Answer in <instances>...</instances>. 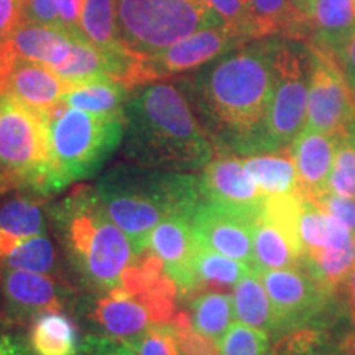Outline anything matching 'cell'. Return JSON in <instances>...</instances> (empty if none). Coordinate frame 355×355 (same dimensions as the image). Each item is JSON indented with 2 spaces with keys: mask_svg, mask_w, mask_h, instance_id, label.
Listing matches in <instances>:
<instances>
[{
  "mask_svg": "<svg viewBox=\"0 0 355 355\" xmlns=\"http://www.w3.org/2000/svg\"><path fill=\"white\" fill-rule=\"evenodd\" d=\"M79 33L105 55L127 64L128 68L135 60L128 55L119 37L117 0H83Z\"/></svg>",
  "mask_w": 355,
  "mask_h": 355,
  "instance_id": "22",
  "label": "cell"
},
{
  "mask_svg": "<svg viewBox=\"0 0 355 355\" xmlns=\"http://www.w3.org/2000/svg\"><path fill=\"white\" fill-rule=\"evenodd\" d=\"M343 290V298L345 303V311H347L350 324L355 326V268L352 273L349 275L347 279L344 282V285L340 286Z\"/></svg>",
  "mask_w": 355,
  "mask_h": 355,
  "instance_id": "44",
  "label": "cell"
},
{
  "mask_svg": "<svg viewBox=\"0 0 355 355\" xmlns=\"http://www.w3.org/2000/svg\"><path fill=\"white\" fill-rule=\"evenodd\" d=\"M277 309L282 336L301 327L327 329L336 318L339 291L313 277L303 266L259 272Z\"/></svg>",
  "mask_w": 355,
  "mask_h": 355,
  "instance_id": "10",
  "label": "cell"
},
{
  "mask_svg": "<svg viewBox=\"0 0 355 355\" xmlns=\"http://www.w3.org/2000/svg\"><path fill=\"white\" fill-rule=\"evenodd\" d=\"M290 152L298 171V193L301 196L314 201L327 193L334 163L336 135L304 127L293 140Z\"/></svg>",
  "mask_w": 355,
  "mask_h": 355,
  "instance_id": "17",
  "label": "cell"
},
{
  "mask_svg": "<svg viewBox=\"0 0 355 355\" xmlns=\"http://www.w3.org/2000/svg\"><path fill=\"white\" fill-rule=\"evenodd\" d=\"M139 355H183L168 326H152L139 336L123 339Z\"/></svg>",
  "mask_w": 355,
  "mask_h": 355,
  "instance_id": "35",
  "label": "cell"
},
{
  "mask_svg": "<svg viewBox=\"0 0 355 355\" xmlns=\"http://www.w3.org/2000/svg\"><path fill=\"white\" fill-rule=\"evenodd\" d=\"M13 188H19V183H17L15 178H12L10 175H0V196Z\"/></svg>",
  "mask_w": 355,
  "mask_h": 355,
  "instance_id": "47",
  "label": "cell"
},
{
  "mask_svg": "<svg viewBox=\"0 0 355 355\" xmlns=\"http://www.w3.org/2000/svg\"><path fill=\"white\" fill-rule=\"evenodd\" d=\"M25 20V0H0V51Z\"/></svg>",
  "mask_w": 355,
  "mask_h": 355,
  "instance_id": "39",
  "label": "cell"
},
{
  "mask_svg": "<svg viewBox=\"0 0 355 355\" xmlns=\"http://www.w3.org/2000/svg\"><path fill=\"white\" fill-rule=\"evenodd\" d=\"M94 189L137 257L148 250L150 234L165 217L175 212L191 214L202 199L199 176L140 165L110 168Z\"/></svg>",
  "mask_w": 355,
  "mask_h": 355,
  "instance_id": "3",
  "label": "cell"
},
{
  "mask_svg": "<svg viewBox=\"0 0 355 355\" xmlns=\"http://www.w3.org/2000/svg\"><path fill=\"white\" fill-rule=\"evenodd\" d=\"M202 199L250 214H260L266 196L248 175L243 159L219 153L202 168L199 176Z\"/></svg>",
  "mask_w": 355,
  "mask_h": 355,
  "instance_id": "14",
  "label": "cell"
},
{
  "mask_svg": "<svg viewBox=\"0 0 355 355\" xmlns=\"http://www.w3.org/2000/svg\"><path fill=\"white\" fill-rule=\"evenodd\" d=\"M199 245L201 242L194 232L188 212H175L165 217L148 237V248L162 259L166 273L181 295L196 293L193 260Z\"/></svg>",
  "mask_w": 355,
  "mask_h": 355,
  "instance_id": "15",
  "label": "cell"
},
{
  "mask_svg": "<svg viewBox=\"0 0 355 355\" xmlns=\"http://www.w3.org/2000/svg\"><path fill=\"white\" fill-rule=\"evenodd\" d=\"M48 140V168L40 196L96 176L123 140V115H99L61 102L43 115Z\"/></svg>",
  "mask_w": 355,
  "mask_h": 355,
  "instance_id": "5",
  "label": "cell"
},
{
  "mask_svg": "<svg viewBox=\"0 0 355 355\" xmlns=\"http://www.w3.org/2000/svg\"><path fill=\"white\" fill-rule=\"evenodd\" d=\"M301 266L339 291L355 268V234L334 217L329 239L318 250L304 255Z\"/></svg>",
  "mask_w": 355,
  "mask_h": 355,
  "instance_id": "20",
  "label": "cell"
},
{
  "mask_svg": "<svg viewBox=\"0 0 355 355\" xmlns=\"http://www.w3.org/2000/svg\"><path fill=\"white\" fill-rule=\"evenodd\" d=\"M334 56L339 61L340 69H343L344 76L355 94V32L350 35V38L340 46V50Z\"/></svg>",
  "mask_w": 355,
  "mask_h": 355,
  "instance_id": "42",
  "label": "cell"
},
{
  "mask_svg": "<svg viewBox=\"0 0 355 355\" xmlns=\"http://www.w3.org/2000/svg\"><path fill=\"white\" fill-rule=\"evenodd\" d=\"M219 24L224 21L202 0H117L119 37L133 58L153 56Z\"/></svg>",
  "mask_w": 355,
  "mask_h": 355,
  "instance_id": "6",
  "label": "cell"
},
{
  "mask_svg": "<svg viewBox=\"0 0 355 355\" xmlns=\"http://www.w3.org/2000/svg\"><path fill=\"white\" fill-rule=\"evenodd\" d=\"M0 175H6V173H2V171H0Z\"/></svg>",
  "mask_w": 355,
  "mask_h": 355,
  "instance_id": "48",
  "label": "cell"
},
{
  "mask_svg": "<svg viewBox=\"0 0 355 355\" xmlns=\"http://www.w3.org/2000/svg\"><path fill=\"white\" fill-rule=\"evenodd\" d=\"M168 327L175 334L183 355H220L217 343L193 329L189 314L184 311H180L175 322Z\"/></svg>",
  "mask_w": 355,
  "mask_h": 355,
  "instance_id": "36",
  "label": "cell"
},
{
  "mask_svg": "<svg viewBox=\"0 0 355 355\" xmlns=\"http://www.w3.org/2000/svg\"><path fill=\"white\" fill-rule=\"evenodd\" d=\"M76 355H139L123 339L112 336L83 337Z\"/></svg>",
  "mask_w": 355,
  "mask_h": 355,
  "instance_id": "38",
  "label": "cell"
},
{
  "mask_svg": "<svg viewBox=\"0 0 355 355\" xmlns=\"http://www.w3.org/2000/svg\"><path fill=\"white\" fill-rule=\"evenodd\" d=\"M225 25L245 35L248 40V0H202Z\"/></svg>",
  "mask_w": 355,
  "mask_h": 355,
  "instance_id": "37",
  "label": "cell"
},
{
  "mask_svg": "<svg viewBox=\"0 0 355 355\" xmlns=\"http://www.w3.org/2000/svg\"><path fill=\"white\" fill-rule=\"evenodd\" d=\"M273 69V92L266 117L263 153L290 148L306 125L311 76L308 44L278 37Z\"/></svg>",
  "mask_w": 355,
  "mask_h": 355,
  "instance_id": "7",
  "label": "cell"
},
{
  "mask_svg": "<svg viewBox=\"0 0 355 355\" xmlns=\"http://www.w3.org/2000/svg\"><path fill=\"white\" fill-rule=\"evenodd\" d=\"M66 254L79 277L96 291L122 285L125 270L137 260L128 237L102 206L94 186H78L51 211Z\"/></svg>",
  "mask_w": 355,
  "mask_h": 355,
  "instance_id": "4",
  "label": "cell"
},
{
  "mask_svg": "<svg viewBox=\"0 0 355 355\" xmlns=\"http://www.w3.org/2000/svg\"><path fill=\"white\" fill-rule=\"evenodd\" d=\"M301 265V252L285 230L259 214L254 229V268L263 270L295 268Z\"/></svg>",
  "mask_w": 355,
  "mask_h": 355,
  "instance_id": "25",
  "label": "cell"
},
{
  "mask_svg": "<svg viewBox=\"0 0 355 355\" xmlns=\"http://www.w3.org/2000/svg\"><path fill=\"white\" fill-rule=\"evenodd\" d=\"M355 32V0H316L306 20L304 43L336 55Z\"/></svg>",
  "mask_w": 355,
  "mask_h": 355,
  "instance_id": "21",
  "label": "cell"
},
{
  "mask_svg": "<svg viewBox=\"0 0 355 355\" xmlns=\"http://www.w3.org/2000/svg\"><path fill=\"white\" fill-rule=\"evenodd\" d=\"M71 84L48 66L32 61H15L3 83L2 94H8L40 115L50 114L63 102Z\"/></svg>",
  "mask_w": 355,
  "mask_h": 355,
  "instance_id": "18",
  "label": "cell"
},
{
  "mask_svg": "<svg viewBox=\"0 0 355 355\" xmlns=\"http://www.w3.org/2000/svg\"><path fill=\"white\" fill-rule=\"evenodd\" d=\"M270 339L272 337L265 331L239 321L232 322L219 339L217 347L220 355H268L272 350Z\"/></svg>",
  "mask_w": 355,
  "mask_h": 355,
  "instance_id": "34",
  "label": "cell"
},
{
  "mask_svg": "<svg viewBox=\"0 0 355 355\" xmlns=\"http://www.w3.org/2000/svg\"><path fill=\"white\" fill-rule=\"evenodd\" d=\"M0 355H35L30 343L19 334H0Z\"/></svg>",
  "mask_w": 355,
  "mask_h": 355,
  "instance_id": "43",
  "label": "cell"
},
{
  "mask_svg": "<svg viewBox=\"0 0 355 355\" xmlns=\"http://www.w3.org/2000/svg\"><path fill=\"white\" fill-rule=\"evenodd\" d=\"M28 343L35 355H76L79 347L76 327L61 313L35 318Z\"/></svg>",
  "mask_w": 355,
  "mask_h": 355,
  "instance_id": "29",
  "label": "cell"
},
{
  "mask_svg": "<svg viewBox=\"0 0 355 355\" xmlns=\"http://www.w3.org/2000/svg\"><path fill=\"white\" fill-rule=\"evenodd\" d=\"M268 355H344L336 339L322 327H301L278 337Z\"/></svg>",
  "mask_w": 355,
  "mask_h": 355,
  "instance_id": "31",
  "label": "cell"
},
{
  "mask_svg": "<svg viewBox=\"0 0 355 355\" xmlns=\"http://www.w3.org/2000/svg\"><path fill=\"white\" fill-rule=\"evenodd\" d=\"M327 191L344 198H355V127L336 135L334 163Z\"/></svg>",
  "mask_w": 355,
  "mask_h": 355,
  "instance_id": "33",
  "label": "cell"
},
{
  "mask_svg": "<svg viewBox=\"0 0 355 355\" xmlns=\"http://www.w3.org/2000/svg\"><path fill=\"white\" fill-rule=\"evenodd\" d=\"M58 7L60 0H25V20L60 28Z\"/></svg>",
  "mask_w": 355,
  "mask_h": 355,
  "instance_id": "40",
  "label": "cell"
},
{
  "mask_svg": "<svg viewBox=\"0 0 355 355\" xmlns=\"http://www.w3.org/2000/svg\"><path fill=\"white\" fill-rule=\"evenodd\" d=\"M248 35L252 40L282 37L304 42V26L293 0H248Z\"/></svg>",
  "mask_w": 355,
  "mask_h": 355,
  "instance_id": "24",
  "label": "cell"
},
{
  "mask_svg": "<svg viewBox=\"0 0 355 355\" xmlns=\"http://www.w3.org/2000/svg\"><path fill=\"white\" fill-rule=\"evenodd\" d=\"M128 89L114 79H94L71 84L63 102L68 107L81 109L99 115H123Z\"/></svg>",
  "mask_w": 355,
  "mask_h": 355,
  "instance_id": "27",
  "label": "cell"
},
{
  "mask_svg": "<svg viewBox=\"0 0 355 355\" xmlns=\"http://www.w3.org/2000/svg\"><path fill=\"white\" fill-rule=\"evenodd\" d=\"M277 38L252 40L199 68L184 83L219 153L265 152Z\"/></svg>",
  "mask_w": 355,
  "mask_h": 355,
  "instance_id": "1",
  "label": "cell"
},
{
  "mask_svg": "<svg viewBox=\"0 0 355 355\" xmlns=\"http://www.w3.org/2000/svg\"><path fill=\"white\" fill-rule=\"evenodd\" d=\"M257 217L259 214L230 209L206 199H201L189 214L199 242L252 268Z\"/></svg>",
  "mask_w": 355,
  "mask_h": 355,
  "instance_id": "12",
  "label": "cell"
},
{
  "mask_svg": "<svg viewBox=\"0 0 355 355\" xmlns=\"http://www.w3.org/2000/svg\"><path fill=\"white\" fill-rule=\"evenodd\" d=\"M235 316L247 326L265 331L270 337H282V326L277 309L257 270H250L234 286Z\"/></svg>",
  "mask_w": 355,
  "mask_h": 355,
  "instance_id": "23",
  "label": "cell"
},
{
  "mask_svg": "<svg viewBox=\"0 0 355 355\" xmlns=\"http://www.w3.org/2000/svg\"><path fill=\"white\" fill-rule=\"evenodd\" d=\"M123 121V155L135 165L188 173L214 158V141L176 84L157 81L133 89Z\"/></svg>",
  "mask_w": 355,
  "mask_h": 355,
  "instance_id": "2",
  "label": "cell"
},
{
  "mask_svg": "<svg viewBox=\"0 0 355 355\" xmlns=\"http://www.w3.org/2000/svg\"><path fill=\"white\" fill-rule=\"evenodd\" d=\"M339 345L344 355H355V326H352V329L340 337Z\"/></svg>",
  "mask_w": 355,
  "mask_h": 355,
  "instance_id": "46",
  "label": "cell"
},
{
  "mask_svg": "<svg viewBox=\"0 0 355 355\" xmlns=\"http://www.w3.org/2000/svg\"><path fill=\"white\" fill-rule=\"evenodd\" d=\"M250 270L254 268L247 263L219 254V252L201 243L193 260V277L196 293L235 286Z\"/></svg>",
  "mask_w": 355,
  "mask_h": 355,
  "instance_id": "28",
  "label": "cell"
},
{
  "mask_svg": "<svg viewBox=\"0 0 355 355\" xmlns=\"http://www.w3.org/2000/svg\"><path fill=\"white\" fill-rule=\"evenodd\" d=\"M189 318L194 331L219 343L234 322V296L219 291L201 293L189 303Z\"/></svg>",
  "mask_w": 355,
  "mask_h": 355,
  "instance_id": "30",
  "label": "cell"
},
{
  "mask_svg": "<svg viewBox=\"0 0 355 355\" xmlns=\"http://www.w3.org/2000/svg\"><path fill=\"white\" fill-rule=\"evenodd\" d=\"M74 35L64 30L24 20L7 42V50L15 61H32L56 71L73 50Z\"/></svg>",
  "mask_w": 355,
  "mask_h": 355,
  "instance_id": "19",
  "label": "cell"
},
{
  "mask_svg": "<svg viewBox=\"0 0 355 355\" xmlns=\"http://www.w3.org/2000/svg\"><path fill=\"white\" fill-rule=\"evenodd\" d=\"M48 168L43 115L0 94V171L15 178L19 188L38 194Z\"/></svg>",
  "mask_w": 355,
  "mask_h": 355,
  "instance_id": "8",
  "label": "cell"
},
{
  "mask_svg": "<svg viewBox=\"0 0 355 355\" xmlns=\"http://www.w3.org/2000/svg\"><path fill=\"white\" fill-rule=\"evenodd\" d=\"M308 48L311 76L304 127L337 135L355 127V94L332 53L313 44Z\"/></svg>",
  "mask_w": 355,
  "mask_h": 355,
  "instance_id": "11",
  "label": "cell"
},
{
  "mask_svg": "<svg viewBox=\"0 0 355 355\" xmlns=\"http://www.w3.org/2000/svg\"><path fill=\"white\" fill-rule=\"evenodd\" d=\"M56 250L55 245L46 235H37L20 243L12 254H8L0 263L2 268H19L37 273H55L56 272Z\"/></svg>",
  "mask_w": 355,
  "mask_h": 355,
  "instance_id": "32",
  "label": "cell"
},
{
  "mask_svg": "<svg viewBox=\"0 0 355 355\" xmlns=\"http://www.w3.org/2000/svg\"><path fill=\"white\" fill-rule=\"evenodd\" d=\"M89 318L105 334L119 339H128L141 334L152 326H159L152 304L123 286L105 291V295L96 301Z\"/></svg>",
  "mask_w": 355,
  "mask_h": 355,
  "instance_id": "16",
  "label": "cell"
},
{
  "mask_svg": "<svg viewBox=\"0 0 355 355\" xmlns=\"http://www.w3.org/2000/svg\"><path fill=\"white\" fill-rule=\"evenodd\" d=\"M81 10H83V0H60V7H58V13H60V28L64 30L69 35L79 33V20H81Z\"/></svg>",
  "mask_w": 355,
  "mask_h": 355,
  "instance_id": "41",
  "label": "cell"
},
{
  "mask_svg": "<svg viewBox=\"0 0 355 355\" xmlns=\"http://www.w3.org/2000/svg\"><path fill=\"white\" fill-rule=\"evenodd\" d=\"M316 0H293V6H295L296 12H298L301 21L304 26V40H306V20H308L311 10H313Z\"/></svg>",
  "mask_w": 355,
  "mask_h": 355,
  "instance_id": "45",
  "label": "cell"
},
{
  "mask_svg": "<svg viewBox=\"0 0 355 355\" xmlns=\"http://www.w3.org/2000/svg\"><path fill=\"white\" fill-rule=\"evenodd\" d=\"M6 314L13 321H26L43 313H60L71 290L60 279L46 273L19 268L0 270Z\"/></svg>",
  "mask_w": 355,
  "mask_h": 355,
  "instance_id": "13",
  "label": "cell"
},
{
  "mask_svg": "<svg viewBox=\"0 0 355 355\" xmlns=\"http://www.w3.org/2000/svg\"><path fill=\"white\" fill-rule=\"evenodd\" d=\"M243 166L265 196L298 193V171L290 148L250 155L243 159Z\"/></svg>",
  "mask_w": 355,
  "mask_h": 355,
  "instance_id": "26",
  "label": "cell"
},
{
  "mask_svg": "<svg viewBox=\"0 0 355 355\" xmlns=\"http://www.w3.org/2000/svg\"><path fill=\"white\" fill-rule=\"evenodd\" d=\"M248 42L252 40L225 24L207 26L173 43L157 55L135 58L123 76L122 84L128 91H133L145 84L163 81L189 71H198Z\"/></svg>",
  "mask_w": 355,
  "mask_h": 355,
  "instance_id": "9",
  "label": "cell"
}]
</instances>
